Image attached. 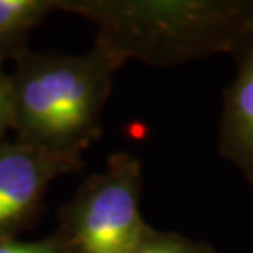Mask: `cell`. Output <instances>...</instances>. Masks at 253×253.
<instances>
[{"mask_svg":"<svg viewBox=\"0 0 253 253\" xmlns=\"http://www.w3.org/2000/svg\"><path fill=\"white\" fill-rule=\"evenodd\" d=\"M87 18L95 42L124 64L179 66L232 54L253 32V0H58Z\"/></svg>","mask_w":253,"mask_h":253,"instance_id":"cell-1","label":"cell"},{"mask_svg":"<svg viewBox=\"0 0 253 253\" xmlns=\"http://www.w3.org/2000/svg\"><path fill=\"white\" fill-rule=\"evenodd\" d=\"M10 74L17 141L83 165L100 136L114 74L124 63L99 44L85 54L25 53Z\"/></svg>","mask_w":253,"mask_h":253,"instance_id":"cell-2","label":"cell"},{"mask_svg":"<svg viewBox=\"0 0 253 253\" xmlns=\"http://www.w3.org/2000/svg\"><path fill=\"white\" fill-rule=\"evenodd\" d=\"M143 173L135 155L109 156L58 214L51 235L59 253H136L150 224L140 211Z\"/></svg>","mask_w":253,"mask_h":253,"instance_id":"cell-3","label":"cell"},{"mask_svg":"<svg viewBox=\"0 0 253 253\" xmlns=\"http://www.w3.org/2000/svg\"><path fill=\"white\" fill-rule=\"evenodd\" d=\"M79 163L20 141L0 146V240L15 239L38 219L49 184Z\"/></svg>","mask_w":253,"mask_h":253,"instance_id":"cell-4","label":"cell"},{"mask_svg":"<svg viewBox=\"0 0 253 253\" xmlns=\"http://www.w3.org/2000/svg\"><path fill=\"white\" fill-rule=\"evenodd\" d=\"M235 76L224 94L219 151L253 189V32L230 54Z\"/></svg>","mask_w":253,"mask_h":253,"instance_id":"cell-5","label":"cell"},{"mask_svg":"<svg viewBox=\"0 0 253 253\" xmlns=\"http://www.w3.org/2000/svg\"><path fill=\"white\" fill-rule=\"evenodd\" d=\"M58 10V0H0V58L28 53L30 30Z\"/></svg>","mask_w":253,"mask_h":253,"instance_id":"cell-6","label":"cell"},{"mask_svg":"<svg viewBox=\"0 0 253 253\" xmlns=\"http://www.w3.org/2000/svg\"><path fill=\"white\" fill-rule=\"evenodd\" d=\"M136 253H217L209 244L148 225Z\"/></svg>","mask_w":253,"mask_h":253,"instance_id":"cell-7","label":"cell"},{"mask_svg":"<svg viewBox=\"0 0 253 253\" xmlns=\"http://www.w3.org/2000/svg\"><path fill=\"white\" fill-rule=\"evenodd\" d=\"M13 125V109H12V84H10V74L2 68V58H0V146L5 143V133Z\"/></svg>","mask_w":253,"mask_h":253,"instance_id":"cell-8","label":"cell"},{"mask_svg":"<svg viewBox=\"0 0 253 253\" xmlns=\"http://www.w3.org/2000/svg\"><path fill=\"white\" fill-rule=\"evenodd\" d=\"M0 253H59L51 237L38 242H20L17 239L0 240Z\"/></svg>","mask_w":253,"mask_h":253,"instance_id":"cell-9","label":"cell"}]
</instances>
